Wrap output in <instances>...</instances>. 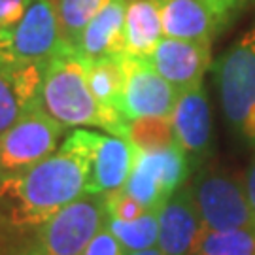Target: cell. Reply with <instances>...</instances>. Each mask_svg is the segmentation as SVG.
Wrapping results in <instances>:
<instances>
[{"label": "cell", "mask_w": 255, "mask_h": 255, "mask_svg": "<svg viewBox=\"0 0 255 255\" xmlns=\"http://www.w3.org/2000/svg\"><path fill=\"white\" fill-rule=\"evenodd\" d=\"M202 225L214 231L255 227L246 187L237 178L218 170H204L191 185Z\"/></svg>", "instance_id": "8"}, {"label": "cell", "mask_w": 255, "mask_h": 255, "mask_svg": "<svg viewBox=\"0 0 255 255\" xmlns=\"http://www.w3.org/2000/svg\"><path fill=\"white\" fill-rule=\"evenodd\" d=\"M208 9L216 15V19L219 21V25H223L225 23V19L233 13V11H237V8L244 2V0H202Z\"/></svg>", "instance_id": "26"}, {"label": "cell", "mask_w": 255, "mask_h": 255, "mask_svg": "<svg viewBox=\"0 0 255 255\" xmlns=\"http://www.w3.org/2000/svg\"><path fill=\"white\" fill-rule=\"evenodd\" d=\"M46 63H21L0 55V134L38 99Z\"/></svg>", "instance_id": "13"}, {"label": "cell", "mask_w": 255, "mask_h": 255, "mask_svg": "<svg viewBox=\"0 0 255 255\" xmlns=\"http://www.w3.org/2000/svg\"><path fill=\"white\" fill-rule=\"evenodd\" d=\"M202 227L191 185L183 183L159 210L157 248L164 255H195Z\"/></svg>", "instance_id": "11"}, {"label": "cell", "mask_w": 255, "mask_h": 255, "mask_svg": "<svg viewBox=\"0 0 255 255\" xmlns=\"http://www.w3.org/2000/svg\"><path fill=\"white\" fill-rule=\"evenodd\" d=\"M125 255H164V254L157 246H153V248H147V250H140V252H128Z\"/></svg>", "instance_id": "28"}, {"label": "cell", "mask_w": 255, "mask_h": 255, "mask_svg": "<svg viewBox=\"0 0 255 255\" xmlns=\"http://www.w3.org/2000/svg\"><path fill=\"white\" fill-rule=\"evenodd\" d=\"M64 46L55 0H28L17 25L0 36V55L21 63H47Z\"/></svg>", "instance_id": "7"}, {"label": "cell", "mask_w": 255, "mask_h": 255, "mask_svg": "<svg viewBox=\"0 0 255 255\" xmlns=\"http://www.w3.org/2000/svg\"><path fill=\"white\" fill-rule=\"evenodd\" d=\"M99 132L74 128L63 146L28 170L0 182V223L38 229L87 193Z\"/></svg>", "instance_id": "1"}, {"label": "cell", "mask_w": 255, "mask_h": 255, "mask_svg": "<svg viewBox=\"0 0 255 255\" xmlns=\"http://www.w3.org/2000/svg\"><path fill=\"white\" fill-rule=\"evenodd\" d=\"M82 255H125V250L119 244L118 238L112 235L108 225H104L93 237V240L87 244Z\"/></svg>", "instance_id": "24"}, {"label": "cell", "mask_w": 255, "mask_h": 255, "mask_svg": "<svg viewBox=\"0 0 255 255\" xmlns=\"http://www.w3.org/2000/svg\"><path fill=\"white\" fill-rule=\"evenodd\" d=\"M163 36L159 0H128L123 30V53L149 57Z\"/></svg>", "instance_id": "17"}, {"label": "cell", "mask_w": 255, "mask_h": 255, "mask_svg": "<svg viewBox=\"0 0 255 255\" xmlns=\"http://www.w3.org/2000/svg\"><path fill=\"white\" fill-rule=\"evenodd\" d=\"M178 95L146 57L125 53V87L119 101L123 119L170 118Z\"/></svg>", "instance_id": "9"}, {"label": "cell", "mask_w": 255, "mask_h": 255, "mask_svg": "<svg viewBox=\"0 0 255 255\" xmlns=\"http://www.w3.org/2000/svg\"><path fill=\"white\" fill-rule=\"evenodd\" d=\"M123 138H127L140 151L163 149L176 144V132L170 118L128 119L123 128Z\"/></svg>", "instance_id": "21"}, {"label": "cell", "mask_w": 255, "mask_h": 255, "mask_svg": "<svg viewBox=\"0 0 255 255\" xmlns=\"http://www.w3.org/2000/svg\"><path fill=\"white\" fill-rule=\"evenodd\" d=\"M85 74L89 89L99 104L108 114L123 119L119 114V101L125 87V53L110 55L99 61H85Z\"/></svg>", "instance_id": "18"}, {"label": "cell", "mask_w": 255, "mask_h": 255, "mask_svg": "<svg viewBox=\"0 0 255 255\" xmlns=\"http://www.w3.org/2000/svg\"><path fill=\"white\" fill-rule=\"evenodd\" d=\"M64 127L47 116L36 101L0 134V182L28 170L59 149Z\"/></svg>", "instance_id": "5"}, {"label": "cell", "mask_w": 255, "mask_h": 255, "mask_svg": "<svg viewBox=\"0 0 255 255\" xmlns=\"http://www.w3.org/2000/svg\"><path fill=\"white\" fill-rule=\"evenodd\" d=\"M244 187H246L248 201H250V208H252V214H254V221H255V153H254V159H252V163H250V168H248V172H246Z\"/></svg>", "instance_id": "27"}, {"label": "cell", "mask_w": 255, "mask_h": 255, "mask_svg": "<svg viewBox=\"0 0 255 255\" xmlns=\"http://www.w3.org/2000/svg\"><path fill=\"white\" fill-rule=\"evenodd\" d=\"M128 0H108V4L83 28L74 47L85 61H99L110 55L123 53V30Z\"/></svg>", "instance_id": "15"}, {"label": "cell", "mask_w": 255, "mask_h": 255, "mask_svg": "<svg viewBox=\"0 0 255 255\" xmlns=\"http://www.w3.org/2000/svg\"><path fill=\"white\" fill-rule=\"evenodd\" d=\"M136 157V147L127 138L101 134L93 151L87 193L110 195L125 187Z\"/></svg>", "instance_id": "14"}, {"label": "cell", "mask_w": 255, "mask_h": 255, "mask_svg": "<svg viewBox=\"0 0 255 255\" xmlns=\"http://www.w3.org/2000/svg\"><path fill=\"white\" fill-rule=\"evenodd\" d=\"M112 235L118 238L125 254L140 252L157 246L159 238V212H146L144 216L130 221L123 219H110L106 221Z\"/></svg>", "instance_id": "20"}, {"label": "cell", "mask_w": 255, "mask_h": 255, "mask_svg": "<svg viewBox=\"0 0 255 255\" xmlns=\"http://www.w3.org/2000/svg\"><path fill=\"white\" fill-rule=\"evenodd\" d=\"M55 4L64 44L76 47L83 28L108 4V0H55Z\"/></svg>", "instance_id": "22"}, {"label": "cell", "mask_w": 255, "mask_h": 255, "mask_svg": "<svg viewBox=\"0 0 255 255\" xmlns=\"http://www.w3.org/2000/svg\"><path fill=\"white\" fill-rule=\"evenodd\" d=\"M36 102L64 128L101 127L110 134L123 136L127 121L108 114L93 97L85 74V61L70 46H64L46 63Z\"/></svg>", "instance_id": "2"}, {"label": "cell", "mask_w": 255, "mask_h": 255, "mask_svg": "<svg viewBox=\"0 0 255 255\" xmlns=\"http://www.w3.org/2000/svg\"><path fill=\"white\" fill-rule=\"evenodd\" d=\"M27 4L28 0H0V36L17 25Z\"/></svg>", "instance_id": "25"}, {"label": "cell", "mask_w": 255, "mask_h": 255, "mask_svg": "<svg viewBox=\"0 0 255 255\" xmlns=\"http://www.w3.org/2000/svg\"><path fill=\"white\" fill-rule=\"evenodd\" d=\"M216 82L225 118L255 146V23L219 57Z\"/></svg>", "instance_id": "3"}, {"label": "cell", "mask_w": 255, "mask_h": 255, "mask_svg": "<svg viewBox=\"0 0 255 255\" xmlns=\"http://www.w3.org/2000/svg\"><path fill=\"white\" fill-rule=\"evenodd\" d=\"M170 119L176 142L187 155L189 164L202 161L210 153L212 142V112L202 83L178 95Z\"/></svg>", "instance_id": "12"}, {"label": "cell", "mask_w": 255, "mask_h": 255, "mask_svg": "<svg viewBox=\"0 0 255 255\" xmlns=\"http://www.w3.org/2000/svg\"><path fill=\"white\" fill-rule=\"evenodd\" d=\"M210 46L212 44L163 36L146 59L176 91L182 93L202 83L212 63Z\"/></svg>", "instance_id": "10"}, {"label": "cell", "mask_w": 255, "mask_h": 255, "mask_svg": "<svg viewBox=\"0 0 255 255\" xmlns=\"http://www.w3.org/2000/svg\"><path fill=\"white\" fill-rule=\"evenodd\" d=\"M163 34L168 38L212 44L221 25L202 0H159Z\"/></svg>", "instance_id": "16"}, {"label": "cell", "mask_w": 255, "mask_h": 255, "mask_svg": "<svg viewBox=\"0 0 255 255\" xmlns=\"http://www.w3.org/2000/svg\"><path fill=\"white\" fill-rule=\"evenodd\" d=\"M106 221V195L85 193L36 229L25 255H82Z\"/></svg>", "instance_id": "4"}, {"label": "cell", "mask_w": 255, "mask_h": 255, "mask_svg": "<svg viewBox=\"0 0 255 255\" xmlns=\"http://www.w3.org/2000/svg\"><path fill=\"white\" fill-rule=\"evenodd\" d=\"M189 166V159L178 142L163 149H136L132 170L123 189L147 212H159L172 193L185 183Z\"/></svg>", "instance_id": "6"}, {"label": "cell", "mask_w": 255, "mask_h": 255, "mask_svg": "<svg viewBox=\"0 0 255 255\" xmlns=\"http://www.w3.org/2000/svg\"><path fill=\"white\" fill-rule=\"evenodd\" d=\"M106 212H108L110 219L130 221V219H136L140 216H144L147 210L134 197H130L125 189H119V191L106 195Z\"/></svg>", "instance_id": "23"}, {"label": "cell", "mask_w": 255, "mask_h": 255, "mask_svg": "<svg viewBox=\"0 0 255 255\" xmlns=\"http://www.w3.org/2000/svg\"><path fill=\"white\" fill-rule=\"evenodd\" d=\"M195 255H255V227L231 231L202 227Z\"/></svg>", "instance_id": "19"}]
</instances>
